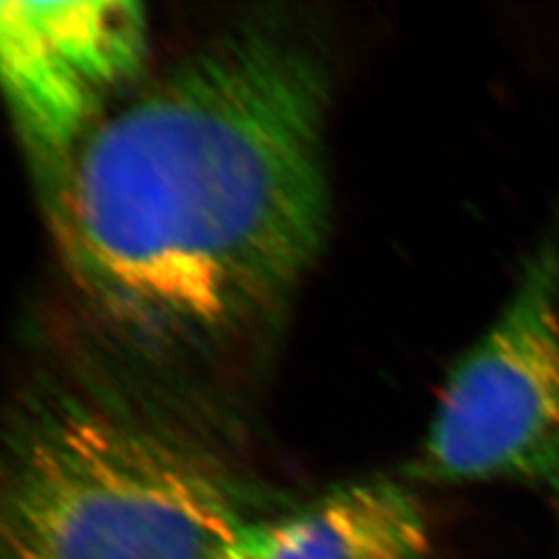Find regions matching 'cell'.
<instances>
[{"label": "cell", "mask_w": 559, "mask_h": 559, "mask_svg": "<svg viewBox=\"0 0 559 559\" xmlns=\"http://www.w3.org/2000/svg\"><path fill=\"white\" fill-rule=\"evenodd\" d=\"M328 75L293 38L207 41L119 102L46 198L102 320L203 348L276 309L330 228Z\"/></svg>", "instance_id": "6da1fadb"}, {"label": "cell", "mask_w": 559, "mask_h": 559, "mask_svg": "<svg viewBox=\"0 0 559 559\" xmlns=\"http://www.w3.org/2000/svg\"><path fill=\"white\" fill-rule=\"evenodd\" d=\"M255 559H431L433 535L417 496L396 480L342 485L293 512L251 524Z\"/></svg>", "instance_id": "5b68a950"}, {"label": "cell", "mask_w": 559, "mask_h": 559, "mask_svg": "<svg viewBox=\"0 0 559 559\" xmlns=\"http://www.w3.org/2000/svg\"><path fill=\"white\" fill-rule=\"evenodd\" d=\"M427 483L520 480L559 496V247L547 239L450 371L419 452Z\"/></svg>", "instance_id": "3957f363"}, {"label": "cell", "mask_w": 559, "mask_h": 559, "mask_svg": "<svg viewBox=\"0 0 559 559\" xmlns=\"http://www.w3.org/2000/svg\"><path fill=\"white\" fill-rule=\"evenodd\" d=\"M147 44L131 0L0 4L2 87L44 198L138 80Z\"/></svg>", "instance_id": "277c9868"}, {"label": "cell", "mask_w": 559, "mask_h": 559, "mask_svg": "<svg viewBox=\"0 0 559 559\" xmlns=\"http://www.w3.org/2000/svg\"><path fill=\"white\" fill-rule=\"evenodd\" d=\"M242 535H245V533H242ZM242 535L222 554L221 558L216 559H255L253 558V554L249 551V547H247V543L242 539Z\"/></svg>", "instance_id": "8992f818"}, {"label": "cell", "mask_w": 559, "mask_h": 559, "mask_svg": "<svg viewBox=\"0 0 559 559\" xmlns=\"http://www.w3.org/2000/svg\"><path fill=\"white\" fill-rule=\"evenodd\" d=\"M261 519L218 459L94 402L40 406L7 445L0 559H216Z\"/></svg>", "instance_id": "7a4b0ae2"}]
</instances>
